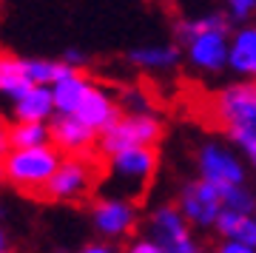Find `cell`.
<instances>
[{"instance_id": "obj_9", "label": "cell", "mask_w": 256, "mask_h": 253, "mask_svg": "<svg viewBox=\"0 0 256 253\" xmlns=\"http://www.w3.org/2000/svg\"><path fill=\"white\" fill-rule=\"evenodd\" d=\"M92 222H94V228H97L100 236L120 239V236H126L134 230V225H137V208L131 202H126V199L102 196L94 202Z\"/></svg>"}, {"instance_id": "obj_2", "label": "cell", "mask_w": 256, "mask_h": 253, "mask_svg": "<svg viewBox=\"0 0 256 253\" xmlns=\"http://www.w3.org/2000/svg\"><path fill=\"white\" fill-rule=\"evenodd\" d=\"M60 160L63 156L52 145H40V148H28V151H9L3 156V180L26 194H43Z\"/></svg>"}, {"instance_id": "obj_10", "label": "cell", "mask_w": 256, "mask_h": 253, "mask_svg": "<svg viewBox=\"0 0 256 253\" xmlns=\"http://www.w3.org/2000/svg\"><path fill=\"white\" fill-rule=\"evenodd\" d=\"M94 131L86 128L77 117L72 114H57L54 122L48 126V145L54 148L57 154H68V156H82L88 148L94 145Z\"/></svg>"}, {"instance_id": "obj_28", "label": "cell", "mask_w": 256, "mask_h": 253, "mask_svg": "<svg viewBox=\"0 0 256 253\" xmlns=\"http://www.w3.org/2000/svg\"><path fill=\"white\" fill-rule=\"evenodd\" d=\"M80 253H117L111 244H106V242H94V244H86Z\"/></svg>"}, {"instance_id": "obj_17", "label": "cell", "mask_w": 256, "mask_h": 253, "mask_svg": "<svg viewBox=\"0 0 256 253\" xmlns=\"http://www.w3.org/2000/svg\"><path fill=\"white\" fill-rule=\"evenodd\" d=\"M28 88H32V82L26 77V60H18L12 54H0V94L14 102Z\"/></svg>"}, {"instance_id": "obj_33", "label": "cell", "mask_w": 256, "mask_h": 253, "mask_svg": "<svg viewBox=\"0 0 256 253\" xmlns=\"http://www.w3.org/2000/svg\"><path fill=\"white\" fill-rule=\"evenodd\" d=\"M0 216H3V205H0Z\"/></svg>"}, {"instance_id": "obj_14", "label": "cell", "mask_w": 256, "mask_h": 253, "mask_svg": "<svg viewBox=\"0 0 256 253\" xmlns=\"http://www.w3.org/2000/svg\"><path fill=\"white\" fill-rule=\"evenodd\" d=\"M88 88H92V82H88V77L82 72L54 82V86L48 88L52 91V102H54V114H74L77 106L82 102V97L88 94Z\"/></svg>"}, {"instance_id": "obj_24", "label": "cell", "mask_w": 256, "mask_h": 253, "mask_svg": "<svg viewBox=\"0 0 256 253\" xmlns=\"http://www.w3.org/2000/svg\"><path fill=\"white\" fill-rule=\"evenodd\" d=\"M254 9H256L254 0H230V3H228V14L234 20H245Z\"/></svg>"}, {"instance_id": "obj_30", "label": "cell", "mask_w": 256, "mask_h": 253, "mask_svg": "<svg viewBox=\"0 0 256 253\" xmlns=\"http://www.w3.org/2000/svg\"><path fill=\"white\" fill-rule=\"evenodd\" d=\"M0 253H9V239H6V230L0 228Z\"/></svg>"}, {"instance_id": "obj_29", "label": "cell", "mask_w": 256, "mask_h": 253, "mask_svg": "<svg viewBox=\"0 0 256 253\" xmlns=\"http://www.w3.org/2000/svg\"><path fill=\"white\" fill-rule=\"evenodd\" d=\"M9 154V128L0 122V156Z\"/></svg>"}, {"instance_id": "obj_4", "label": "cell", "mask_w": 256, "mask_h": 253, "mask_svg": "<svg viewBox=\"0 0 256 253\" xmlns=\"http://www.w3.org/2000/svg\"><path fill=\"white\" fill-rule=\"evenodd\" d=\"M196 165H200V180L208 182L210 188H216V190L245 185V168L239 162V156L220 142L202 145L200 156H196Z\"/></svg>"}, {"instance_id": "obj_16", "label": "cell", "mask_w": 256, "mask_h": 253, "mask_svg": "<svg viewBox=\"0 0 256 253\" xmlns=\"http://www.w3.org/2000/svg\"><path fill=\"white\" fill-rule=\"evenodd\" d=\"M228 66L245 77H256V28L236 32L234 43L228 46Z\"/></svg>"}, {"instance_id": "obj_6", "label": "cell", "mask_w": 256, "mask_h": 253, "mask_svg": "<svg viewBox=\"0 0 256 253\" xmlns=\"http://www.w3.org/2000/svg\"><path fill=\"white\" fill-rule=\"evenodd\" d=\"M214 111H216V120L225 126V131L256 122V86L234 82L228 88H222L214 100Z\"/></svg>"}, {"instance_id": "obj_25", "label": "cell", "mask_w": 256, "mask_h": 253, "mask_svg": "<svg viewBox=\"0 0 256 253\" xmlns=\"http://www.w3.org/2000/svg\"><path fill=\"white\" fill-rule=\"evenodd\" d=\"M60 63H66L68 68H74V72H80V66L88 63V54H82L80 48H66L63 52V60Z\"/></svg>"}, {"instance_id": "obj_19", "label": "cell", "mask_w": 256, "mask_h": 253, "mask_svg": "<svg viewBox=\"0 0 256 253\" xmlns=\"http://www.w3.org/2000/svg\"><path fill=\"white\" fill-rule=\"evenodd\" d=\"M128 60L140 68H171L180 60L176 46H140L128 52Z\"/></svg>"}, {"instance_id": "obj_23", "label": "cell", "mask_w": 256, "mask_h": 253, "mask_svg": "<svg viewBox=\"0 0 256 253\" xmlns=\"http://www.w3.org/2000/svg\"><path fill=\"white\" fill-rule=\"evenodd\" d=\"M122 106H126L131 114H146V108H148L146 94H142V91H137V88L122 91Z\"/></svg>"}, {"instance_id": "obj_26", "label": "cell", "mask_w": 256, "mask_h": 253, "mask_svg": "<svg viewBox=\"0 0 256 253\" xmlns=\"http://www.w3.org/2000/svg\"><path fill=\"white\" fill-rule=\"evenodd\" d=\"M126 253H165V250L160 248V244H154L151 239H137V242L128 244Z\"/></svg>"}, {"instance_id": "obj_27", "label": "cell", "mask_w": 256, "mask_h": 253, "mask_svg": "<svg viewBox=\"0 0 256 253\" xmlns=\"http://www.w3.org/2000/svg\"><path fill=\"white\" fill-rule=\"evenodd\" d=\"M214 253H256L254 248H245V244H236V242H222Z\"/></svg>"}, {"instance_id": "obj_13", "label": "cell", "mask_w": 256, "mask_h": 253, "mask_svg": "<svg viewBox=\"0 0 256 253\" xmlns=\"http://www.w3.org/2000/svg\"><path fill=\"white\" fill-rule=\"evenodd\" d=\"M12 111H14V120H18V122H43V126H46V120L54 114L52 91L32 86L20 100H14Z\"/></svg>"}, {"instance_id": "obj_21", "label": "cell", "mask_w": 256, "mask_h": 253, "mask_svg": "<svg viewBox=\"0 0 256 253\" xmlns=\"http://www.w3.org/2000/svg\"><path fill=\"white\" fill-rule=\"evenodd\" d=\"M48 145V126L43 122H14L9 128V151H28Z\"/></svg>"}, {"instance_id": "obj_31", "label": "cell", "mask_w": 256, "mask_h": 253, "mask_svg": "<svg viewBox=\"0 0 256 253\" xmlns=\"http://www.w3.org/2000/svg\"><path fill=\"white\" fill-rule=\"evenodd\" d=\"M188 253H205V250H202L200 244H194V248H191V250H188Z\"/></svg>"}, {"instance_id": "obj_8", "label": "cell", "mask_w": 256, "mask_h": 253, "mask_svg": "<svg viewBox=\"0 0 256 253\" xmlns=\"http://www.w3.org/2000/svg\"><path fill=\"white\" fill-rule=\"evenodd\" d=\"M148 239L160 244L165 253H180L185 244L194 242L188 234V222L176 210V205H160L148 216Z\"/></svg>"}, {"instance_id": "obj_20", "label": "cell", "mask_w": 256, "mask_h": 253, "mask_svg": "<svg viewBox=\"0 0 256 253\" xmlns=\"http://www.w3.org/2000/svg\"><path fill=\"white\" fill-rule=\"evenodd\" d=\"M208 32H220V34H228V18L225 14H202V18H188L176 23V37L182 43H191L194 37L208 34Z\"/></svg>"}, {"instance_id": "obj_5", "label": "cell", "mask_w": 256, "mask_h": 253, "mask_svg": "<svg viewBox=\"0 0 256 253\" xmlns=\"http://www.w3.org/2000/svg\"><path fill=\"white\" fill-rule=\"evenodd\" d=\"M92 182H94L92 165L82 156H66V160H60L52 180L46 182L43 194L54 202H77L92 190Z\"/></svg>"}, {"instance_id": "obj_22", "label": "cell", "mask_w": 256, "mask_h": 253, "mask_svg": "<svg viewBox=\"0 0 256 253\" xmlns=\"http://www.w3.org/2000/svg\"><path fill=\"white\" fill-rule=\"evenodd\" d=\"M220 199H222V210H234V214H242V216H250V210L256 208V196L245 185L220 190Z\"/></svg>"}, {"instance_id": "obj_3", "label": "cell", "mask_w": 256, "mask_h": 253, "mask_svg": "<svg viewBox=\"0 0 256 253\" xmlns=\"http://www.w3.org/2000/svg\"><path fill=\"white\" fill-rule=\"evenodd\" d=\"M162 136V122L154 117V114H128V117H120L108 131H102L100 140H97V148L100 154L114 156L120 151H128V148H154Z\"/></svg>"}, {"instance_id": "obj_15", "label": "cell", "mask_w": 256, "mask_h": 253, "mask_svg": "<svg viewBox=\"0 0 256 253\" xmlns=\"http://www.w3.org/2000/svg\"><path fill=\"white\" fill-rule=\"evenodd\" d=\"M214 228L225 236V242H236L245 244V248H254L256 250V219L254 216H242V214H234V210H222Z\"/></svg>"}, {"instance_id": "obj_12", "label": "cell", "mask_w": 256, "mask_h": 253, "mask_svg": "<svg viewBox=\"0 0 256 253\" xmlns=\"http://www.w3.org/2000/svg\"><path fill=\"white\" fill-rule=\"evenodd\" d=\"M228 34L220 32H208V34L194 37L188 43V57L191 63L202 72H220L228 66Z\"/></svg>"}, {"instance_id": "obj_32", "label": "cell", "mask_w": 256, "mask_h": 253, "mask_svg": "<svg viewBox=\"0 0 256 253\" xmlns=\"http://www.w3.org/2000/svg\"><path fill=\"white\" fill-rule=\"evenodd\" d=\"M0 180H3V156H0Z\"/></svg>"}, {"instance_id": "obj_11", "label": "cell", "mask_w": 256, "mask_h": 253, "mask_svg": "<svg viewBox=\"0 0 256 253\" xmlns=\"http://www.w3.org/2000/svg\"><path fill=\"white\" fill-rule=\"evenodd\" d=\"M72 117H77L86 128H92L94 134H102V131H108V128L120 120V108L114 106V100H111L108 91L92 86Z\"/></svg>"}, {"instance_id": "obj_18", "label": "cell", "mask_w": 256, "mask_h": 253, "mask_svg": "<svg viewBox=\"0 0 256 253\" xmlns=\"http://www.w3.org/2000/svg\"><path fill=\"white\" fill-rule=\"evenodd\" d=\"M72 74H77V72L68 68L66 63H60V60H26V77L37 88H52L54 82L66 80Z\"/></svg>"}, {"instance_id": "obj_7", "label": "cell", "mask_w": 256, "mask_h": 253, "mask_svg": "<svg viewBox=\"0 0 256 253\" xmlns=\"http://www.w3.org/2000/svg\"><path fill=\"white\" fill-rule=\"evenodd\" d=\"M176 210L182 214L185 222H191V225H196V228H210L216 222V216L222 214L220 190L210 188L208 182H202V180L188 182L182 188V194H180Z\"/></svg>"}, {"instance_id": "obj_1", "label": "cell", "mask_w": 256, "mask_h": 253, "mask_svg": "<svg viewBox=\"0 0 256 253\" xmlns=\"http://www.w3.org/2000/svg\"><path fill=\"white\" fill-rule=\"evenodd\" d=\"M156 148H128L108 156V176H106V196L126 199L134 205V199L146 196L148 185L156 174Z\"/></svg>"}]
</instances>
